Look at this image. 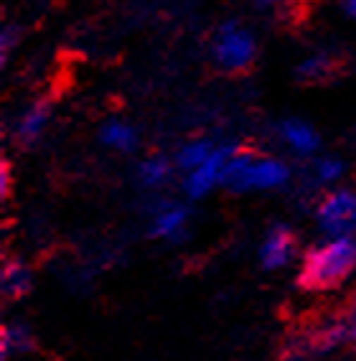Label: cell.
<instances>
[{"mask_svg":"<svg viewBox=\"0 0 356 361\" xmlns=\"http://www.w3.org/2000/svg\"><path fill=\"white\" fill-rule=\"evenodd\" d=\"M33 275L31 267L20 259H6L3 270H0V288L6 298H23L31 290Z\"/></svg>","mask_w":356,"mask_h":361,"instance_id":"7c38bea8","label":"cell"},{"mask_svg":"<svg viewBox=\"0 0 356 361\" xmlns=\"http://www.w3.org/2000/svg\"><path fill=\"white\" fill-rule=\"evenodd\" d=\"M173 166L176 163H171L166 155H148V158H142V161L137 163L135 178L142 188L156 191V188H163L171 180Z\"/></svg>","mask_w":356,"mask_h":361,"instance_id":"8fae6325","label":"cell"},{"mask_svg":"<svg viewBox=\"0 0 356 361\" xmlns=\"http://www.w3.org/2000/svg\"><path fill=\"white\" fill-rule=\"evenodd\" d=\"M356 270V237H329L308 250L300 264V285L305 290H331Z\"/></svg>","mask_w":356,"mask_h":361,"instance_id":"6da1fadb","label":"cell"},{"mask_svg":"<svg viewBox=\"0 0 356 361\" xmlns=\"http://www.w3.org/2000/svg\"><path fill=\"white\" fill-rule=\"evenodd\" d=\"M331 59L326 54H313V56L303 59L298 64V77L305 79V82H318L331 74Z\"/></svg>","mask_w":356,"mask_h":361,"instance_id":"2e32d148","label":"cell"},{"mask_svg":"<svg viewBox=\"0 0 356 361\" xmlns=\"http://www.w3.org/2000/svg\"><path fill=\"white\" fill-rule=\"evenodd\" d=\"M259 3H265V6H272V3H280V0H259Z\"/></svg>","mask_w":356,"mask_h":361,"instance_id":"44dd1931","label":"cell"},{"mask_svg":"<svg viewBox=\"0 0 356 361\" xmlns=\"http://www.w3.org/2000/svg\"><path fill=\"white\" fill-rule=\"evenodd\" d=\"M188 219H191V212H188L183 204H163V207L153 214L150 237L161 239V242H178V239L186 234Z\"/></svg>","mask_w":356,"mask_h":361,"instance_id":"ba28073f","label":"cell"},{"mask_svg":"<svg viewBox=\"0 0 356 361\" xmlns=\"http://www.w3.org/2000/svg\"><path fill=\"white\" fill-rule=\"evenodd\" d=\"M214 61L227 71H242L252 64L257 56V41L250 28H245L237 20H229L216 31L211 44Z\"/></svg>","mask_w":356,"mask_h":361,"instance_id":"3957f363","label":"cell"},{"mask_svg":"<svg viewBox=\"0 0 356 361\" xmlns=\"http://www.w3.org/2000/svg\"><path fill=\"white\" fill-rule=\"evenodd\" d=\"M33 348V334L26 323L11 321L0 329V356L3 361L18 359V356L28 354Z\"/></svg>","mask_w":356,"mask_h":361,"instance_id":"30bf717a","label":"cell"},{"mask_svg":"<svg viewBox=\"0 0 356 361\" xmlns=\"http://www.w3.org/2000/svg\"><path fill=\"white\" fill-rule=\"evenodd\" d=\"M214 150H216V145H214L209 137H191V140H186L181 148L176 150L173 163H176V168L183 171V176H186V173H191V171H196L199 166H204L214 155Z\"/></svg>","mask_w":356,"mask_h":361,"instance_id":"5bb4252c","label":"cell"},{"mask_svg":"<svg viewBox=\"0 0 356 361\" xmlns=\"http://www.w3.org/2000/svg\"><path fill=\"white\" fill-rule=\"evenodd\" d=\"M6 191H8V168L3 166V171H0V194L6 196Z\"/></svg>","mask_w":356,"mask_h":361,"instance_id":"ffe728a7","label":"cell"},{"mask_svg":"<svg viewBox=\"0 0 356 361\" xmlns=\"http://www.w3.org/2000/svg\"><path fill=\"white\" fill-rule=\"evenodd\" d=\"M234 145H216L214 155L204 166L183 176V191L188 199H204L216 186H224V171H227L229 158L234 155Z\"/></svg>","mask_w":356,"mask_h":361,"instance_id":"5b68a950","label":"cell"},{"mask_svg":"<svg viewBox=\"0 0 356 361\" xmlns=\"http://www.w3.org/2000/svg\"><path fill=\"white\" fill-rule=\"evenodd\" d=\"M16 39H18L16 28H6V31H3V51H8V49L16 44Z\"/></svg>","mask_w":356,"mask_h":361,"instance_id":"ac0fdd59","label":"cell"},{"mask_svg":"<svg viewBox=\"0 0 356 361\" xmlns=\"http://www.w3.org/2000/svg\"><path fill=\"white\" fill-rule=\"evenodd\" d=\"M49 120H51V110L46 102H36L31 104L23 115L18 117L16 123V137H18L23 145H33L49 128Z\"/></svg>","mask_w":356,"mask_h":361,"instance_id":"9c48e42d","label":"cell"},{"mask_svg":"<svg viewBox=\"0 0 356 361\" xmlns=\"http://www.w3.org/2000/svg\"><path fill=\"white\" fill-rule=\"evenodd\" d=\"M290 180V166L275 155L234 150L224 171V186L232 191H278Z\"/></svg>","mask_w":356,"mask_h":361,"instance_id":"7a4b0ae2","label":"cell"},{"mask_svg":"<svg viewBox=\"0 0 356 361\" xmlns=\"http://www.w3.org/2000/svg\"><path fill=\"white\" fill-rule=\"evenodd\" d=\"M99 142L117 153H133L137 148V130L125 120H107L99 128Z\"/></svg>","mask_w":356,"mask_h":361,"instance_id":"4fadbf2b","label":"cell"},{"mask_svg":"<svg viewBox=\"0 0 356 361\" xmlns=\"http://www.w3.org/2000/svg\"><path fill=\"white\" fill-rule=\"evenodd\" d=\"M318 229L329 237H354L356 194L351 188H331L316 209Z\"/></svg>","mask_w":356,"mask_h":361,"instance_id":"277c9868","label":"cell"},{"mask_svg":"<svg viewBox=\"0 0 356 361\" xmlns=\"http://www.w3.org/2000/svg\"><path fill=\"white\" fill-rule=\"evenodd\" d=\"M280 140L285 142V148L290 153L300 155V158H311L318 153V145H321V137H318L316 128L311 123H305L300 117H288L283 120L278 128Z\"/></svg>","mask_w":356,"mask_h":361,"instance_id":"52a82bcc","label":"cell"},{"mask_svg":"<svg viewBox=\"0 0 356 361\" xmlns=\"http://www.w3.org/2000/svg\"><path fill=\"white\" fill-rule=\"evenodd\" d=\"M346 331H349V341L356 346V303H354V308H351V313H349V318H346Z\"/></svg>","mask_w":356,"mask_h":361,"instance_id":"e0dca14e","label":"cell"},{"mask_svg":"<svg viewBox=\"0 0 356 361\" xmlns=\"http://www.w3.org/2000/svg\"><path fill=\"white\" fill-rule=\"evenodd\" d=\"M293 255H295V237H293L290 229L283 224L267 229L257 250L259 264L265 270H285L290 264Z\"/></svg>","mask_w":356,"mask_h":361,"instance_id":"8992f818","label":"cell"},{"mask_svg":"<svg viewBox=\"0 0 356 361\" xmlns=\"http://www.w3.org/2000/svg\"><path fill=\"white\" fill-rule=\"evenodd\" d=\"M341 3H343V11L356 20V0H341Z\"/></svg>","mask_w":356,"mask_h":361,"instance_id":"d6986e66","label":"cell"},{"mask_svg":"<svg viewBox=\"0 0 356 361\" xmlns=\"http://www.w3.org/2000/svg\"><path fill=\"white\" fill-rule=\"evenodd\" d=\"M311 173L318 186H333L343 176V161L336 158V155H318L316 161H313Z\"/></svg>","mask_w":356,"mask_h":361,"instance_id":"9a60e30c","label":"cell"}]
</instances>
